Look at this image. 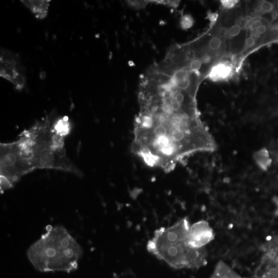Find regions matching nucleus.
Returning <instances> with one entry per match:
<instances>
[{
  "instance_id": "nucleus-1",
  "label": "nucleus",
  "mask_w": 278,
  "mask_h": 278,
  "mask_svg": "<svg viewBox=\"0 0 278 278\" xmlns=\"http://www.w3.org/2000/svg\"><path fill=\"white\" fill-rule=\"evenodd\" d=\"M143 81L131 145L135 155L148 167L169 173L191 155L216 150L212 134L199 118L193 89L179 87L158 67Z\"/></svg>"
},
{
  "instance_id": "nucleus-2",
  "label": "nucleus",
  "mask_w": 278,
  "mask_h": 278,
  "mask_svg": "<svg viewBox=\"0 0 278 278\" xmlns=\"http://www.w3.org/2000/svg\"><path fill=\"white\" fill-rule=\"evenodd\" d=\"M67 119L48 115L24 131L17 141L1 144V191L14 187L37 169H55L81 177V171L67 157L64 137L70 131Z\"/></svg>"
},
{
  "instance_id": "nucleus-3",
  "label": "nucleus",
  "mask_w": 278,
  "mask_h": 278,
  "mask_svg": "<svg viewBox=\"0 0 278 278\" xmlns=\"http://www.w3.org/2000/svg\"><path fill=\"white\" fill-rule=\"evenodd\" d=\"M191 226L186 217L172 226L156 230L148 242V252L176 269H197L205 266L208 257L205 247L193 248L187 242Z\"/></svg>"
},
{
  "instance_id": "nucleus-4",
  "label": "nucleus",
  "mask_w": 278,
  "mask_h": 278,
  "mask_svg": "<svg viewBox=\"0 0 278 278\" xmlns=\"http://www.w3.org/2000/svg\"><path fill=\"white\" fill-rule=\"evenodd\" d=\"M83 254L80 245L63 226H49L28 250L33 266L41 272L76 270Z\"/></svg>"
},
{
  "instance_id": "nucleus-5",
  "label": "nucleus",
  "mask_w": 278,
  "mask_h": 278,
  "mask_svg": "<svg viewBox=\"0 0 278 278\" xmlns=\"http://www.w3.org/2000/svg\"><path fill=\"white\" fill-rule=\"evenodd\" d=\"M0 77L11 82L18 91L25 88L27 84L26 71L18 54L2 49Z\"/></svg>"
},
{
  "instance_id": "nucleus-6",
  "label": "nucleus",
  "mask_w": 278,
  "mask_h": 278,
  "mask_svg": "<svg viewBox=\"0 0 278 278\" xmlns=\"http://www.w3.org/2000/svg\"><path fill=\"white\" fill-rule=\"evenodd\" d=\"M262 256L255 270L256 278H278V236L262 246Z\"/></svg>"
},
{
  "instance_id": "nucleus-7",
  "label": "nucleus",
  "mask_w": 278,
  "mask_h": 278,
  "mask_svg": "<svg viewBox=\"0 0 278 278\" xmlns=\"http://www.w3.org/2000/svg\"><path fill=\"white\" fill-rule=\"evenodd\" d=\"M215 237L214 229L205 221H200L191 226L187 242L192 247H205Z\"/></svg>"
},
{
  "instance_id": "nucleus-8",
  "label": "nucleus",
  "mask_w": 278,
  "mask_h": 278,
  "mask_svg": "<svg viewBox=\"0 0 278 278\" xmlns=\"http://www.w3.org/2000/svg\"><path fill=\"white\" fill-rule=\"evenodd\" d=\"M233 67L226 61H222L215 64L211 68L207 77L215 82L226 81L232 76Z\"/></svg>"
},
{
  "instance_id": "nucleus-9",
  "label": "nucleus",
  "mask_w": 278,
  "mask_h": 278,
  "mask_svg": "<svg viewBox=\"0 0 278 278\" xmlns=\"http://www.w3.org/2000/svg\"><path fill=\"white\" fill-rule=\"evenodd\" d=\"M20 2L37 19L42 20L47 17L51 2L50 0H23Z\"/></svg>"
},
{
  "instance_id": "nucleus-10",
  "label": "nucleus",
  "mask_w": 278,
  "mask_h": 278,
  "mask_svg": "<svg viewBox=\"0 0 278 278\" xmlns=\"http://www.w3.org/2000/svg\"><path fill=\"white\" fill-rule=\"evenodd\" d=\"M211 278H245L223 261L217 264Z\"/></svg>"
},
{
  "instance_id": "nucleus-11",
  "label": "nucleus",
  "mask_w": 278,
  "mask_h": 278,
  "mask_svg": "<svg viewBox=\"0 0 278 278\" xmlns=\"http://www.w3.org/2000/svg\"><path fill=\"white\" fill-rule=\"evenodd\" d=\"M259 163L263 169H267L271 164V159L267 151L263 150L259 154Z\"/></svg>"
},
{
  "instance_id": "nucleus-12",
  "label": "nucleus",
  "mask_w": 278,
  "mask_h": 278,
  "mask_svg": "<svg viewBox=\"0 0 278 278\" xmlns=\"http://www.w3.org/2000/svg\"><path fill=\"white\" fill-rule=\"evenodd\" d=\"M180 23L181 28L186 30L193 27L194 21L191 16L186 15L181 17Z\"/></svg>"
},
{
  "instance_id": "nucleus-13",
  "label": "nucleus",
  "mask_w": 278,
  "mask_h": 278,
  "mask_svg": "<svg viewBox=\"0 0 278 278\" xmlns=\"http://www.w3.org/2000/svg\"><path fill=\"white\" fill-rule=\"evenodd\" d=\"M222 44V41L220 37H213L208 42V47L212 51H217L220 49Z\"/></svg>"
},
{
  "instance_id": "nucleus-14",
  "label": "nucleus",
  "mask_w": 278,
  "mask_h": 278,
  "mask_svg": "<svg viewBox=\"0 0 278 278\" xmlns=\"http://www.w3.org/2000/svg\"><path fill=\"white\" fill-rule=\"evenodd\" d=\"M202 64L203 62L201 59L196 58L190 61L188 68L191 73H197L200 69Z\"/></svg>"
},
{
  "instance_id": "nucleus-15",
  "label": "nucleus",
  "mask_w": 278,
  "mask_h": 278,
  "mask_svg": "<svg viewBox=\"0 0 278 278\" xmlns=\"http://www.w3.org/2000/svg\"><path fill=\"white\" fill-rule=\"evenodd\" d=\"M222 7L226 10H231L235 8L239 3L238 0H221Z\"/></svg>"
},
{
  "instance_id": "nucleus-16",
  "label": "nucleus",
  "mask_w": 278,
  "mask_h": 278,
  "mask_svg": "<svg viewBox=\"0 0 278 278\" xmlns=\"http://www.w3.org/2000/svg\"><path fill=\"white\" fill-rule=\"evenodd\" d=\"M259 9L263 13H270L273 11L274 6L270 2L264 1L261 3Z\"/></svg>"
},
{
  "instance_id": "nucleus-17",
  "label": "nucleus",
  "mask_w": 278,
  "mask_h": 278,
  "mask_svg": "<svg viewBox=\"0 0 278 278\" xmlns=\"http://www.w3.org/2000/svg\"><path fill=\"white\" fill-rule=\"evenodd\" d=\"M241 30L242 27L240 25H235L228 29V36L231 37H237L240 34Z\"/></svg>"
},
{
  "instance_id": "nucleus-18",
  "label": "nucleus",
  "mask_w": 278,
  "mask_h": 278,
  "mask_svg": "<svg viewBox=\"0 0 278 278\" xmlns=\"http://www.w3.org/2000/svg\"><path fill=\"white\" fill-rule=\"evenodd\" d=\"M256 43V39L253 37L247 38L245 41V48H250L254 45Z\"/></svg>"
},
{
  "instance_id": "nucleus-19",
  "label": "nucleus",
  "mask_w": 278,
  "mask_h": 278,
  "mask_svg": "<svg viewBox=\"0 0 278 278\" xmlns=\"http://www.w3.org/2000/svg\"><path fill=\"white\" fill-rule=\"evenodd\" d=\"M256 33L258 35H261L264 34L267 31V27L264 25L260 24L257 28L256 29Z\"/></svg>"
},
{
  "instance_id": "nucleus-20",
  "label": "nucleus",
  "mask_w": 278,
  "mask_h": 278,
  "mask_svg": "<svg viewBox=\"0 0 278 278\" xmlns=\"http://www.w3.org/2000/svg\"><path fill=\"white\" fill-rule=\"evenodd\" d=\"M208 19H210L211 22H216L218 17V15L215 13H211L208 15Z\"/></svg>"
},
{
  "instance_id": "nucleus-21",
  "label": "nucleus",
  "mask_w": 278,
  "mask_h": 278,
  "mask_svg": "<svg viewBox=\"0 0 278 278\" xmlns=\"http://www.w3.org/2000/svg\"><path fill=\"white\" fill-rule=\"evenodd\" d=\"M228 29L226 28H222L220 31V35L222 37H225L228 35Z\"/></svg>"
}]
</instances>
